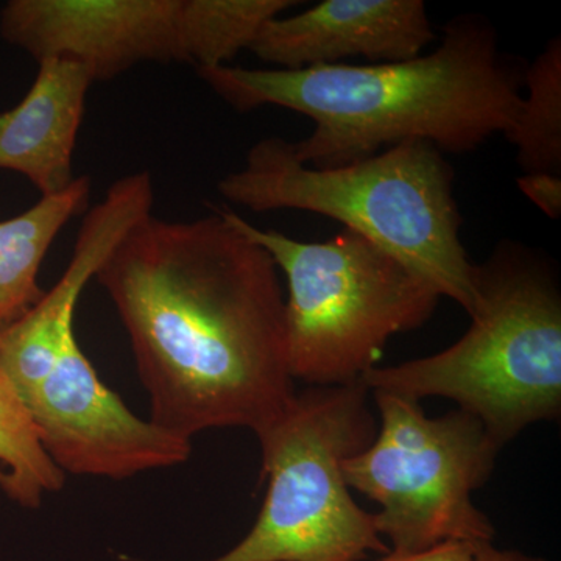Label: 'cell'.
I'll list each match as a JSON object with an SVG mask.
<instances>
[{"label": "cell", "instance_id": "1", "mask_svg": "<svg viewBox=\"0 0 561 561\" xmlns=\"http://www.w3.org/2000/svg\"><path fill=\"white\" fill-rule=\"evenodd\" d=\"M130 337L154 426L192 442L260 434L294 400L286 298L271 254L214 208L136 225L95 275Z\"/></svg>", "mask_w": 561, "mask_h": 561}, {"label": "cell", "instance_id": "2", "mask_svg": "<svg viewBox=\"0 0 561 561\" xmlns=\"http://www.w3.org/2000/svg\"><path fill=\"white\" fill-rule=\"evenodd\" d=\"M210 91L239 113L279 106L313 122L291 142L316 169L341 168L419 139L443 153H470L507 135L523 106L526 66L505 55L481 14L453 18L440 46L413 60L376 65L197 69Z\"/></svg>", "mask_w": 561, "mask_h": 561}, {"label": "cell", "instance_id": "3", "mask_svg": "<svg viewBox=\"0 0 561 561\" xmlns=\"http://www.w3.org/2000/svg\"><path fill=\"white\" fill-rule=\"evenodd\" d=\"M454 179L445 153L426 140H404L365 160L316 169L295 157L290 140L265 138L217 190L253 213L295 209L341 221L471 316L476 264L461 242Z\"/></svg>", "mask_w": 561, "mask_h": 561}, {"label": "cell", "instance_id": "4", "mask_svg": "<svg viewBox=\"0 0 561 561\" xmlns=\"http://www.w3.org/2000/svg\"><path fill=\"white\" fill-rule=\"evenodd\" d=\"M471 327L449 348L360 381L421 401L448 398L476 416L501 449L530 424L561 411V291L551 260L522 242L502 241L476 265Z\"/></svg>", "mask_w": 561, "mask_h": 561}, {"label": "cell", "instance_id": "5", "mask_svg": "<svg viewBox=\"0 0 561 561\" xmlns=\"http://www.w3.org/2000/svg\"><path fill=\"white\" fill-rule=\"evenodd\" d=\"M236 230L257 243L287 279V362L294 381L350 386L381 359L393 335L423 327L440 294L423 276L357 232L301 242L261 230L219 208Z\"/></svg>", "mask_w": 561, "mask_h": 561}, {"label": "cell", "instance_id": "6", "mask_svg": "<svg viewBox=\"0 0 561 561\" xmlns=\"http://www.w3.org/2000/svg\"><path fill=\"white\" fill-rule=\"evenodd\" d=\"M365 383L308 387L256 435L267 494L247 537L209 561H360L386 556L375 513L354 501L342 465L370 445Z\"/></svg>", "mask_w": 561, "mask_h": 561}, {"label": "cell", "instance_id": "7", "mask_svg": "<svg viewBox=\"0 0 561 561\" xmlns=\"http://www.w3.org/2000/svg\"><path fill=\"white\" fill-rule=\"evenodd\" d=\"M370 393L381 416L379 431L343 461L342 471L351 490L381 507L375 524L393 545L390 551L493 541V524L472 502V491L489 481L500 454L481 421L460 409L430 419L420 401Z\"/></svg>", "mask_w": 561, "mask_h": 561}, {"label": "cell", "instance_id": "8", "mask_svg": "<svg viewBox=\"0 0 561 561\" xmlns=\"http://www.w3.org/2000/svg\"><path fill=\"white\" fill-rule=\"evenodd\" d=\"M0 368L65 474L133 478L183 463L192 442L140 420L103 383L72 328L21 317L0 330Z\"/></svg>", "mask_w": 561, "mask_h": 561}, {"label": "cell", "instance_id": "9", "mask_svg": "<svg viewBox=\"0 0 561 561\" xmlns=\"http://www.w3.org/2000/svg\"><path fill=\"white\" fill-rule=\"evenodd\" d=\"M0 35L35 58L79 62L110 81L142 62L202 57L195 0H10Z\"/></svg>", "mask_w": 561, "mask_h": 561}, {"label": "cell", "instance_id": "10", "mask_svg": "<svg viewBox=\"0 0 561 561\" xmlns=\"http://www.w3.org/2000/svg\"><path fill=\"white\" fill-rule=\"evenodd\" d=\"M435 39L423 0H323L265 22L249 50L275 69L297 70L351 58L413 60Z\"/></svg>", "mask_w": 561, "mask_h": 561}, {"label": "cell", "instance_id": "11", "mask_svg": "<svg viewBox=\"0 0 561 561\" xmlns=\"http://www.w3.org/2000/svg\"><path fill=\"white\" fill-rule=\"evenodd\" d=\"M91 73L79 62L38 61L31 90L13 108L0 113V171L21 173L41 197L72 186V160Z\"/></svg>", "mask_w": 561, "mask_h": 561}, {"label": "cell", "instance_id": "12", "mask_svg": "<svg viewBox=\"0 0 561 561\" xmlns=\"http://www.w3.org/2000/svg\"><path fill=\"white\" fill-rule=\"evenodd\" d=\"M91 186L88 176H79L61 194L41 197L20 216L0 221V330L43 297L41 265L62 228L87 209Z\"/></svg>", "mask_w": 561, "mask_h": 561}, {"label": "cell", "instance_id": "13", "mask_svg": "<svg viewBox=\"0 0 561 561\" xmlns=\"http://www.w3.org/2000/svg\"><path fill=\"white\" fill-rule=\"evenodd\" d=\"M523 106L507 139L524 173H561V39L526 68Z\"/></svg>", "mask_w": 561, "mask_h": 561}, {"label": "cell", "instance_id": "14", "mask_svg": "<svg viewBox=\"0 0 561 561\" xmlns=\"http://www.w3.org/2000/svg\"><path fill=\"white\" fill-rule=\"evenodd\" d=\"M65 478L0 368V490L22 507L38 508L44 497L62 489Z\"/></svg>", "mask_w": 561, "mask_h": 561}, {"label": "cell", "instance_id": "15", "mask_svg": "<svg viewBox=\"0 0 561 561\" xmlns=\"http://www.w3.org/2000/svg\"><path fill=\"white\" fill-rule=\"evenodd\" d=\"M519 191L549 219L561 216V176L553 173H524L518 179Z\"/></svg>", "mask_w": 561, "mask_h": 561}, {"label": "cell", "instance_id": "16", "mask_svg": "<svg viewBox=\"0 0 561 561\" xmlns=\"http://www.w3.org/2000/svg\"><path fill=\"white\" fill-rule=\"evenodd\" d=\"M378 561H472V545L451 541L421 552L390 551Z\"/></svg>", "mask_w": 561, "mask_h": 561}, {"label": "cell", "instance_id": "17", "mask_svg": "<svg viewBox=\"0 0 561 561\" xmlns=\"http://www.w3.org/2000/svg\"><path fill=\"white\" fill-rule=\"evenodd\" d=\"M472 561H548L529 557L518 551H501L494 548L491 541L474 542L472 545Z\"/></svg>", "mask_w": 561, "mask_h": 561}]
</instances>
